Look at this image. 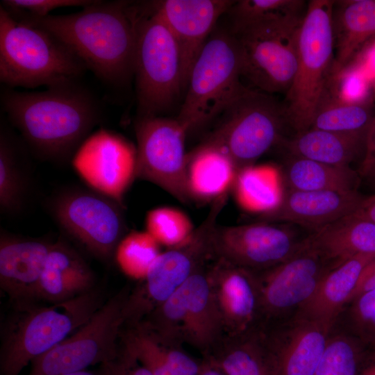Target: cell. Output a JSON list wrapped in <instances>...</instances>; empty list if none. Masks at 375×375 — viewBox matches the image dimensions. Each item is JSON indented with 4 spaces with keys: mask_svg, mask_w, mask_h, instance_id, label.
<instances>
[{
    "mask_svg": "<svg viewBox=\"0 0 375 375\" xmlns=\"http://www.w3.org/2000/svg\"><path fill=\"white\" fill-rule=\"evenodd\" d=\"M136 147L103 128L88 136L72 159L75 171L88 185L121 206L136 177Z\"/></svg>",
    "mask_w": 375,
    "mask_h": 375,
    "instance_id": "cell-17",
    "label": "cell"
},
{
    "mask_svg": "<svg viewBox=\"0 0 375 375\" xmlns=\"http://www.w3.org/2000/svg\"><path fill=\"white\" fill-rule=\"evenodd\" d=\"M374 258L375 254L360 255L329 271L312 296L298 309L297 316L333 326L362 270Z\"/></svg>",
    "mask_w": 375,
    "mask_h": 375,
    "instance_id": "cell-27",
    "label": "cell"
},
{
    "mask_svg": "<svg viewBox=\"0 0 375 375\" xmlns=\"http://www.w3.org/2000/svg\"><path fill=\"white\" fill-rule=\"evenodd\" d=\"M121 205L97 192L71 190L52 204L58 224L96 257L110 259L124 236Z\"/></svg>",
    "mask_w": 375,
    "mask_h": 375,
    "instance_id": "cell-14",
    "label": "cell"
},
{
    "mask_svg": "<svg viewBox=\"0 0 375 375\" xmlns=\"http://www.w3.org/2000/svg\"><path fill=\"white\" fill-rule=\"evenodd\" d=\"M146 231L160 245L172 248L186 241L196 228L183 211L162 206L148 211Z\"/></svg>",
    "mask_w": 375,
    "mask_h": 375,
    "instance_id": "cell-35",
    "label": "cell"
},
{
    "mask_svg": "<svg viewBox=\"0 0 375 375\" xmlns=\"http://www.w3.org/2000/svg\"><path fill=\"white\" fill-rule=\"evenodd\" d=\"M96 1L91 0H4L1 6L12 15L42 17L56 8L69 6L85 7Z\"/></svg>",
    "mask_w": 375,
    "mask_h": 375,
    "instance_id": "cell-40",
    "label": "cell"
},
{
    "mask_svg": "<svg viewBox=\"0 0 375 375\" xmlns=\"http://www.w3.org/2000/svg\"><path fill=\"white\" fill-rule=\"evenodd\" d=\"M160 246L147 231L130 232L123 237L117 247V261L128 275L144 278L161 253Z\"/></svg>",
    "mask_w": 375,
    "mask_h": 375,
    "instance_id": "cell-34",
    "label": "cell"
},
{
    "mask_svg": "<svg viewBox=\"0 0 375 375\" xmlns=\"http://www.w3.org/2000/svg\"><path fill=\"white\" fill-rule=\"evenodd\" d=\"M198 375H226L221 369L205 358H202L201 369Z\"/></svg>",
    "mask_w": 375,
    "mask_h": 375,
    "instance_id": "cell-47",
    "label": "cell"
},
{
    "mask_svg": "<svg viewBox=\"0 0 375 375\" xmlns=\"http://www.w3.org/2000/svg\"><path fill=\"white\" fill-rule=\"evenodd\" d=\"M291 229L269 222L237 226L217 224L211 238L212 258L255 272L272 268L302 244Z\"/></svg>",
    "mask_w": 375,
    "mask_h": 375,
    "instance_id": "cell-15",
    "label": "cell"
},
{
    "mask_svg": "<svg viewBox=\"0 0 375 375\" xmlns=\"http://www.w3.org/2000/svg\"><path fill=\"white\" fill-rule=\"evenodd\" d=\"M305 5L302 0H240L235 1L228 12L232 26H238L273 17L303 15Z\"/></svg>",
    "mask_w": 375,
    "mask_h": 375,
    "instance_id": "cell-38",
    "label": "cell"
},
{
    "mask_svg": "<svg viewBox=\"0 0 375 375\" xmlns=\"http://www.w3.org/2000/svg\"><path fill=\"white\" fill-rule=\"evenodd\" d=\"M333 1L312 0L297 38V67L283 103L287 123L296 133L310 128L333 74Z\"/></svg>",
    "mask_w": 375,
    "mask_h": 375,
    "instance_id": "cell-5",
    "label": "cell"
},
{
    "mask_svg": "<svg viewBox=\"0 0 375 375\" xmlns=\"http://www.w3.org/2000/svg\"><path fill=\"white\" fill-rule=\"evenodd\" d=\"M281 176L288 190L301 191H356L360 181L350 166L331 165L291 155Z\"/></svg>",
    "mask_w": 375,
    "mask_h": 375,
    "instance_id": "cell-29",
    "label": "cell"
},
{
    "mask_svg": "<svg viewBox=\"0 0 375 375\" xmlns=\"http://www.w3.org/2000/svg\"><path fill=\"white\" fill-rule=\"evenodd\" d=\"M93 272L83 258L62 241L53 243L38 289L37 299L61 303L93 290Z\"/></svg>",
    "mask_w": 375,
    "mask_h": 375,
    "instance_id": "cell-23",
    "label": "cell"
},
{
    "mask_svg": "<svg viewBox=\"0 0 375 375\" xmlns=\"http://www.w3.org/2000/svg\"><path fill=\"white\" fill-rule=\"evenodd\" d=\"M334 267L304 242L288 259L256 272L262 325L306 303Z\"/></svg>",
    "mask_w": 375,
    "mask_h": 375,
    "instance_id": "cell-16",
    "label": "cell"
},
{
    "mask_svg": "<svg viewBox=\"0 0 375 375\" xmlns=\"http://www.w3.org/2000/svg\"><path fill=\"white\" fill-rule=\"evenodd\" d=\"M303 15L273 17L232 26L242 76L267 94L289 90L297 67V38Z\"/></svg>",
    "mask_w": 375,
    "mask_h": 375,
    "instance_id": "cell-8",
    "label": "cell"
},
{
    "mask_svg": "<svg viewBox=\"0 0 375 375\" xmlns=\"http://www.w3.org/2000/svg\"><path fill=\"white\" fill-rule=\"evenodd\" d=\"M118 375H153L138 362L119 355L116 361Z\"/></svg>",
    "mask_w": 375,
    "mask_h": 375,
    "instance_id": "cell-42",
    "label": "cell"
},
{
    "mask_svg": "<svg viewBox=\"0 0 375 375\" xmlns=\"http://www.w3.org/2000/svg\"><path fill=\"white\" fill-rule=\"evenodd\" d=\"M260 329L241 335H224L203 358L226 375H270Z\"/></svg>",
    "mask_w": 375,
    "mask_h": 375,
    "instance_id": "cell-30",
    "label": "cell"
},
{
    "mask_svg": "<svg viewBox=\"0 0 375 375\" xmlns=\"http://www.w3.org/2000/svg\"><path fill=\"white\" fill-rule=\"evenodd\" d=\"M24 192L23 177L17 164L14 147L4 131L0 138V206L5 212L18 210Z\"/></svg>",
    "mask_w": 375,
    "mask_h": 375,
    "instance_id": "cell-37",
    "label": "cell"
},
{
    "mask_svg": "<svg viewBox=\"0 0 375 375\" xmlns=\"http://www.w3.org/2000/svg\"><path fill=\"white\" fill-rule=\"evenodd\" d=\"M130 292L124 288L104 302L75 333L33 360L27 375H63L117 360Z\"/></svg>",
    "mask_w": 375,
    "mask_h": 375,
    "instance_id": "cell-12",
    "label": "cell"
},
{
    "mask_svg": "<svg viewBox=\"0 0 375 375\" xmlns=\"http://www.w3.org/2000/svg\"><path fill=\"white\" fill-rule=\"evenodd\" d=\"M375 288V258L362 270L357 285L350 295L347 303L363 292Z\"/></svg>",
    "mask_w": 375,
    "mask_h": 375,
    "instance_id": "cell-41",
    "label": "cell"
},
{
    "mask_svg": "<svg viewBox=\"0 0 375 375\" xmlns=\"http://www.w3.org/2000/svg\"><path fill=\"white\" fill-rule=\"evenodd\" d=\"M304 242L335 268L356 256L375 254V223L354 212L312 231Z\"/></svg>",
    "mask_w": 375,
    "mask_h": 375,
    "instance_id": "cell-24",
    "label": "cell"
},
{
    "mask_svg": "<svg viewBox=\"0 0 375 375\" xmlns=\"http://www.w3.org/2000/svg\"><path fill=\"white\" fill-rule=\"evenodd\" d=\"M331 328L298 316L288 326H262L260 337L270 375H314Z\"/></svg>",
    "mask_w": 375,
    "mask_h": 375,
    "instance_id": "cell-18",
    "label": "cell"
},
{
    "mask_svg": "<svg viewBox=\"0 0 375 375\" xmlns=\"http://www.w3.org/2000/svg\"><path fill=\"white\" fill-rule=\"evenodd\" d=\"M365 136L309 128L282 142L291 156L335 166H350L365 152Z\"/></svg>",
    "mask_w": 375,
    "mask_h": 375,
    "instance_id": "cell-28",
    "label": "cell"
},
{
    "mask_svg": "<svg viewBox=\"0 0 375 375\" xmlns=\"http://www.w3.org/2000/svg\"><path fill=\"white\" fill-rule=\"evenodd\" d=\"M227 196L212 203L209 213L182 244L168 248L156 258L141 284L128 295L126 324L142 322L168 299L200 268L213 260L211 238Z\"/></svg>",
    "mask_w": 375,
    "mask_h": 375,
    "instance_id": "cell-10",
    "label": "cell"
},
{
    "mask_svg": "<svg viewBox=\"0 0 375 375\" xmlns=\"http://www.w3.org/2000/svg\"><path fill=\"white\" fill-rule=\"evenodd\" d=\"M361 172L362 174L369 177L375 183V153L363 160Z\"/></svg>",
    "mask_w": 375,
    "mask_h": 375,
    "instance_id": "cell-46",
    "label": "cell"
},
{
    "mask_svg": "<svg viewBox=\"0 0 375 375\" xmlns=\"http://www.w3.org/2000/svg\"><path fill=\"white\" fill-rule=\"evenodd\" d=\"M203 142L226 152L239 170L282 142L283 104L270 94L245 88Z\"/></svg>",
    "mask_w": 375,
    "mask_h": 375,
    "instance_id": "cell-11",
    "label": "cell"
},
{
    "mask_svg": "<svg viewBox=\"0 0 375 375\" xmlns=\"http://www.w3.org/2000/svg\"><path fill=\"white\" fill-rule=\"evenodd\" d=\"M1 99L5 113L28 144L49 159L76 151L101 115L97 99L77 81L38 92L6 90Z\"/></svg>",
    "mask_w": 375,
    "mask_h": 375,
    "instance_id": "cell-2",
    "label": "cell"
},
{
    "mask_svg": "<svg viewBox=\"0 0 375 375\" xmlns=\"http://www.w3.org/2000/svg\"><path fill=\"white\" fill-rule=\"evenodd\" d=\"M53 243L1 233L0 286L19 306L37 299L39 281Z\"/></svg>",
    "mask_w": 375,
    "mask_h": 375,
    "instance_id": "cell-22",
    "label": "cell"
},
{
    "mask_svg": "<svg viewBox=\"0 0 375 375\" xmlns=\"http://www.w3.org/2000/svg\"><path fill=\"white\" fill-rule=\"evenodd\" d=\"M97 290L49 306H22L2 338L0 375H19L23 369L69 337L102 306Z\"/></svg>",
    "mask_w": 375,
    "mask_h": 375,
    "instance_id": "cell-4",
    "label": "cell"
},
{
    "mask_svg": "<svg viewBox=\"0 0 375 375\" xmlns=\"http://www.w3.org/2000/svg\"><path fill=\"white\" fill-rule=\"evenodd\" d=\"M172 347L162 344L141 322L125 325L121 332L119 353L153 375H177L170 362Z\"/></svg>",
    "mask_w": 375,
    "mask_h": 375,
    "instance_id": "cell-33",
    "label": "cell"
},
{
    "mask_svg": "<svg viewBox=\"0 0 375 375\" xmlns=\"http://www.w3.org/2000/svg\"><path fill=\"white\" fill-rule=\"evenodd\" d=\"M365 197L358 190L350 192L321 190H284L278 206L261 215L267 222L298 224L312 230L325 226L356 212Z\"/></svg>",
    "mask_w": 375,
    "mask_h": 375,
    "instance_id": "cell-21",
    "label": "cell"
},
{
    "mask_svg": "<svg viewBox=\"0 0 375 375\" xmlns=\"http://www.w3.org/2000/svg\"><path fill=\"white\" fill-rule=\"evenodd\" d=\"M214 31L194 63L176 117L188 132L219 117L245 88L235 38L231 31Z\"/></svg>",
    "mask_w": 375,
    "mask_h": 375,
    "instance_id": "cell-7",
    "label": "cell"
},
{
    "mask_svg": "<svg viewBox=\"0 0 375 375\" xmlns=\"http://www.w3.org/2000/svg\"><path fill=\"white\" fill-rule=\"evenodd\" d=\"M374 116L372 101H344L326 91L310 128L366 137Z\"/></svg>",
    "mask_w": 375,
    "mask_h": 375,
    "instance_id": "cell-32",
    "label": "cell"
},
{
    "mask_svg": "<svg viewBox=\"0 0 375 375\" xmlns=\"http://www.w3.org/2000/svg\"><path fill=\"white\" fill-rule=\"evenodd\" d=\"M375 153V116L368 128L365 138V152L363 160Z\"/></svg>",
    "mask_w": 375,
    "mask_h": 375,
    "instance_id": "cell-45",
    "label": "cell"
},
{
    "mask_svg": "<svg viewBox=\"0 0 375 375\" xmlns=\"http://www.w3.org/2000/svg\"><path fill=\"white\" fill-rule=\"evenodd\" d=\"M350 318L360 341L375 347V288L351 301Z\"/></svg>",
    "mask_w": 375,
    "mask_h": 375,
    "instance_id": "cell-39",
    "label": "cell"
},
{
    "mask_svg": "<svg viewBox=\"0 0 375 375\" xmlns=\"http://www.w3.org/2000/svg\"><path fill=\"white\" fill-rule=\"evenodd\" d=\"M136 176L159 186L178 201H191L186 183L187 128L176 118L138 117Z\"/></svg>",
    "mask_w": 375,
    "mask_h": 375,
    "instance_id": "cell-13",
    "label": "cell"
},
{
    "mask_svg": "<svg viewBox=\"0 0 375 375\" xmlns=\"http://www.w3.org/2000/svg\"><path fill=\"white\" fill-rule=\"evenodd\" d=\"M361 355L359 343L352 338L329 336L314 375H358Z\"/></svg>",
    "mask_w": 375,
    "mask_h": 375,
    "instance_id": "cell-36",
    "label": "cell"
},
{
    "mask_svg": "<svg viewBox=\"0 0 375 375\" xmlns=\"http://www.w3.org/2000/svg\"><path fill=\"white\" fill-rule=\"evenodd\" d=\"M211 260L192 274L168 299L145 319L149 330L162 342L186 343L207 356L224 335L210 288Z\"/></svg>",
    "mask_w": 375,
    "mask_h": 375,
    "instance_id": "cell-9",
    "label": "cell"
},
{
    "mask_svg": "<svg viewBox=\"0 0 375 375\" xmlns=\"http://www.w3.org/2000/svg\"><path fill=\"white\" fill-rule=\"evenodd\" d=\"M333 74L347 67L361 49L375 38V0L333 1Z\"/></svg>",
    "mask_w": 375,
    "mask_h": 375,
    "instance_id": "cell-26",
    "label": "cell"
},
{
    "mask_svg": "<svg viewBox=\"0 0 375 375\" xmlns=\"http://www.w3.org/2000/svg\"><path fill=\"white\" fill-rule=\"evenodd\" d=\"M208 276L224 335H241L261 328L256 272L213 259Z\"/></svg>",
    "mask_w": 375,
    "mask_h": 375,
    "instance_id": "cell-19",
    "label": "cell"
},
{
    "mask_svg": "<svg viewBox=\"0 0 375 375\" xmlns=\"http://www.w3.org/2000/svg\"><path fill=\"white\" fill-rule=\"evenodd\" d=\"M238 171L226 152L203 142L187 154L186 183L191 200L212 203L227 196Z\"/></svg>",
    "mask_w": 375,
    "mask_h": 375,
    "instance_id": "cell-25",
    "label": "cell"
},
{
    "mask_svg": "<svg viewBox=\"0 0 375 375\" xmlns=\"http://www.w3.org/2000/svg\"><path fill=\"white\" fill-rule=\"evenodd\" d=\"M84 63L49 32L0 7V81L9 87L47 88L77 81Z\"/></svg>",
    "mask_w": 375,
    "mask_h": 375,
    "instance_id": "cell-3",
    "label": "cell"
},
{
    "mask_svg": "<svg viewBox=\"0 0 375 375\" xmlns=\"http://www.w3.org/2000/svg\"><path fill=\"white\" fill-rule=\"evenodd\" d=\"M116 360L112 362L102 364L94 369H85L63 375H117Z\"/></svg>",
    "mask_w": 375,
    "mask_h": 375,
    "instance_id": "cell-43",
    "label": "cell"
},
{
    "mask_svg": "<svg viewBox=\"0 0 375 375\" xmlns=\"http://www.w3.org/2000/svg\"><path fill=\"white\" fill-rule=\"evenodd\" d=\"M232 190L239 206L262 215L276 209L284 193L280 172L269 165L241 168Z\"/></svg>",
    "mask_w": 375,
    "mask_h": 375,
    "instance_id": "cell-31",
    "label": "cell"
},
{
    "mask_svg": "<svg viewBox=\"0 0 375 375\" xmlns=\"http://www.w3.org/2000/svg\"><path fill=\"white\" fill-rule=\"evenodd\" d=\"M235 1L163 0L149 8L156 13L176 38L181 52L184 88L200 51L219 17Z\"/></svg>",
    "mask_w": 375,
    "mask_h": 375,
    "instance_id": "cell-20",
    "label": "cell"
},
{
    "mask_svg": "<svg viewBox=\"0 0 375 375\" xmlns=\"http://www.w3.org/2000/svg\"><path fill=\"white\" fill-rule=\"evenodd\" d=\"M371 90L372 97L375 99V76L371 79Z\"/></svg>",
    "mask_w": 375,
    "mask_h": 375,
    "instance_id": "cell-49",
    "label": "cell"
},
{
    "mask_svg": "<svg viewBox=\"0 0 375 375\" xmlns=\"http://www.w3.org/2000/svg\"><path fill=\"white\" fill-rule=\"evenodd\" d=\"M355 213L375 223V194L365 197Z\"/></svg>",
    "mask_w": 375,
    "mask_h": 375,
    "instance_id": "cell-44",
    "label": "cell"
},
{
    "mask_svg": "<svg viewBox=\"0 0 375 375\" xmlns=\"http://www.w3.org/2000/svg\"><path fill=\"white\" fill-rule=\"evenodd\" d=\"M10 15L51 33L108 85L122 86L133 76L135 31L127 1H96L69 15Z\"/></svg>",
    "mask_w": 375,
    "mask_h": 375,
    "instance_id": "cell-1",
    "label": "cell"
},
{
    "mask_svg": "<svg viewBox=\"0 0 375 375\" xmlns=\"http://www.w3.org/2000/svg\"><path fill=\"white\" fill-rule=\"evenodd\" d=\"M358 375H375V354L367 365L359 371Z\"/></svg>",
    "mask_w": 375,
    "mask_h": 375,
    "instance_id": "cell-48",
    "label": "cell"
},
{
    "mask_svg": "<svg viewBox=\"0 0 375 375\" xmlns=\"http://www.w3.org/2000/svg\"><path fill=\"white\" fill-rule=\"evenodd\" d=\"M131 11L135 31L133 76L138 117L159 116L184 88L180 49L156 13L133 6Z\"/></svg>",
    "mask_w": 375,
    "mask_h": 375,
    "instance_id": "cell-6",
    "label": "cell"
}]
</instances>
